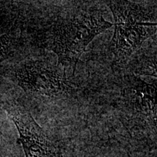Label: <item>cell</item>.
I'll return each instance as SVG.
<instances>
[{
	"mask_svg": "<svg viewBox=\"0 0 157 157\" xmlns=\"http://www.w3.org/2000/svg\"><path fill=\"white\" fill-rule=\"evenodd\" d=\"M113 26L100 11H82L63 17L52 26L48 46L58 57V65L74 72L87 46L98 35Z\"/></svg>",
	"mask_w": 157,
	"mask_h": 157,
	"instance_id": "1",
	"label": "cell"
},
{
	"mask_svg": "<svg viewBox=\"0 0 157 157\" xmlns=\"http://www.w3.org/2000/svg\"><path fill=\"white\" fill-rule=\"evenodd\" d=\"M114 18L111 50L118 63H126L156 34V22H151L150 13L138 4L128 1L105 2Z\"/></svg>",
	"mask_w": 157,
	"mask_h": 157,
	"instance_id": "2",
	"label": "cell"
},
{
	"mask_svg": "<svg viewBox=\"0 0 157 157\" xmlns=\"http://www.w3.org/2000/svg\"><path fill=\"white\" fill-rule=\"evenodd\" d=\"M13 77L25 93L48 98L68 95L72 87L63 68L42 60H31L17 65Z\"/></svg>",
	"mask_w": 157,
	"mask_h": 157,
	"instance_id": "3",
	"label": "cell"
},
{
	"mask_svg": "<svg viewBox=\"0 0 157 157\" xmlns=\"http://www.w3.org/2000/svg\"><path fill=\"white\" fill-rule=\"evenodd\" d=\"M7 112L17 129L18 140L25 157H59L54 143L28 110L21 105H11L7 108Z\"/></svg>",
	"mask_w": 157,
	"mask_h": 157,
	"instance_id": "4",
	"label": "cell"
},
{
	"mask_svg": "<svg viewBox=\"0 0 157 157\" xmlns=\"http://www.w3.org/2000/svg\"><path fill=\"white\" fill-rule=\"evenodd\" d=\"M156 81L150 84L140 76L132 74L126 79L120 93L119 101L129 113L156 121Z\"/></svg>",
	"mask_w": 157,
	"mask_h": 157,
	"instance_id": "5",
	"label": "cell"
},
{
	"mask_svg": "<svg viewBox=\"0 0 157 157\" xmlns=\"http://www.w3.org/2000/svg\"><path fill=\"white\" fill-rule=\"evenodd\" d=\"M133 72L136 76H151L156 78V50L135 57L133 61Z\"/></svg>",
	"mask_w": 157,
	"mask_h": 157,
	"instance_id": "6",
	"label": "cell"
},
{
	"mask_svg": "<svg viewBox=\"0 0 157 157\" xmlns=\"http://www.w3.org/2000/svg\"><path fill=\"white\" fill-rule=\"evenodd\" d=\"M12 48V39L8 35L0 36V63L7 58Z\"/></svg>",
	"mask_w": 157,
	"mask_h": 157,
	"instance_id": "7",
	"label": "cell"
}]
</instances>
